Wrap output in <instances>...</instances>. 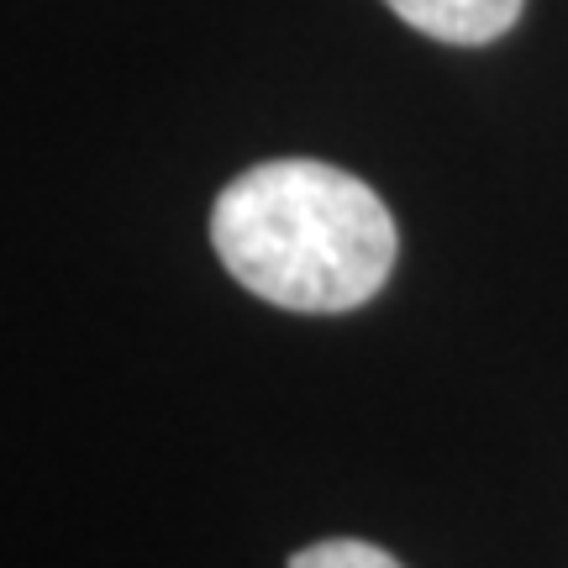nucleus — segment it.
Wrapping results in <instances>:
<instances>
[{
	"mask_svg": "<svg viewBox=\"0 0 568 568\" xmlns=\"http://www.w3.org/2000/svg\"><path fill=\"white\" fill-rule=\"evenodd\" d=\"M211 243L226 274L284 311L337 316L379 295L395 268V216L347 169L268 159L222 190Z\"/></svg>",
	"mask_w": 568,
	"mask_h": 568,
	"instance_id": "f257e3e1",
	"label": "nucleus"
},
{
	"mask_svg": "<svg viewBox=\"0 0 568 568\" xmlns=\"http://www.w3.org/2000/svg\"><path fill=\"white\" fill-rule=\"evenodd\" d=\"M290 568H400L385 548L374 542H353V537H337V542H316V548H301L290 558Z\"/></svg>",
	"mask_w": 568,
	"mask_h": 568,
	"instance_id": "7ed1b4c3",
	"label": "nucleus"
},
{
	"mask_svg": "<svg viewBox=\"0 0 568 568\" xmlns=\"http://www.w3.org/2000/svg\"><path fill=\"white\" fill-rule=\"evenodd\" d=\"M385 6L426 38L479 48V42H495L500 32H510L527 0H385Z\"/></svg>",
	"mask_w": 568,
	"mask_h": 568,
	"instance_id": "f03ea898",
	"label": "nucleus"
}]
</instances>
